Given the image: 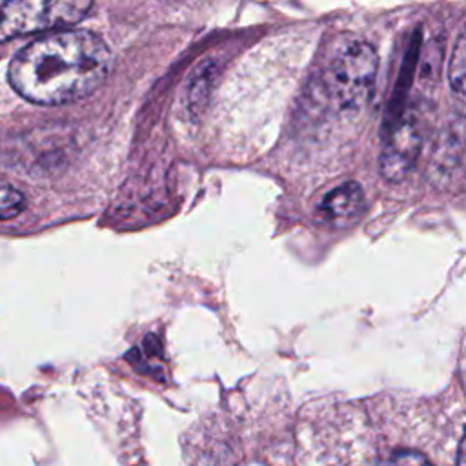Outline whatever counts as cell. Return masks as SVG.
I'll list each match as a JSON object with an SVG mask.
<instances>
[{
  "instance_id": "7a4b0ae2",
  "label": "cell",
  "mask_w": 466,
  "mask_h": 466,
  "mask_svg": "<svg viewBox=\"0 0 466 466\" xmlns=\"http://www.w3.org/2000/svg\"><path fill=\"white\" fill-rule=\"evenodd\" d=\"M379 58L375 49L359 38L339 44L326 69V89L342 111L362 109L375 86Z\"/></svg>"
},
{
  "instance_id": "ba28073f",
  "label": "cell",
  "mask_w": 466,
  "mask_h": 466,
  "mask_svg": "<svg viewBox=\"0 0 466 466\" xmlns=\"http://www.w3.org/2000/svg\"><path fill=\"white\" fill-rule=\"evenodd\" d=\"M380 466H433L422 453L413 450H397Z\"/></svg>"
},
{
  "instance_id": "9c48e42d",
  "label": "cell",
  "mask_w": 466,
  "mask_h": 466,
  "mask_svg": "<svg viewBox=\"0 0 466 466\" xmlns=\"http://www.w3.org/2000/svg\"><path fill=\"white\" fill-rule=\"evenodd\" d=\"M462 451H464V439H461V442H459V451H457V466H462V461H464V457H462Z\"/></svg>"
},
{
  "instance_id": "3957f363",
  "label": "cell",
  "mask_w": 466,
  "mask_h": 466,
  "mask_svg": "<svg viewBox=\"0 0 466 466\" xmlns=\"http://www.w3.org/2000/svg\"><path fill=\"white\" fill-rule=\"evenodd\" d=\"M93 0H0V42L78 24Z\"/></svg>"
},
{
  "instance_id": "52a82bcc",
  "label": "cell",
  "mask_w": 466,
  "mask_h": 466,
  "mask_svg": "<svg viewBox=\"0 0 466 466\" xmlns=\"http://www.w3.org/2000/svg\"><path fill=\"white\" fill-rule=\"evenodd\" d=\"M25 208V197L7 180L0 178V220H9L20 215Z\"/></svg>"
},
{
  "instance_id": "6da1fadb",
  "label": "cell",
  "mask_w": 466,
  "mask_h": 466,
  "mask_svg": "<svg viewBox=\"0 0 466 466\" xmlns=\"http://www.w3.org/2000/svg\"><path fill=\"white\" fill-rule=\"evenodd\" d=\"M111 69V51L89 31H51L9 64L13 89L29 102L58 106L91 95Z\"/></svg>"
},
{
  "instance_id": "277c9868",
  "label": "cell",
  "mask_w": 466,
  "mask_h": 466,
  "mask_svg": "<svg viewBox=\"0 0 466 466\" xmlns=\"http://www.w3.org/2000/svg\"><path fill=\"white\" fill-rule=\"evenodd\" d=\"M422 149V122L415 113L404 115L393 127L388 131L379 167L386 180L399 182L402 180L415 166Z\"/></svg>"
},
{
  "instance_id": "8992f818",
  "label": "cell",
  "mask_w": 466,
  "mask_h": 466,
  "mask_svg": "<svg viewBox=\"0 0 466 466\" xmlns=\"http://www.w3.org/2000/svg\"><path fill=\"white\" fill-rule=\"evenodd\" d=\"M450 86L459 100H464V76H466V42L464 35L459 33L457 42L451 49L450 60Z\"/></svg>"
},
{
  "instance_id": "5b68a950",
  "label": "cell",
  "mask_w": 466,
  "mask_h": 466,
  "mask_svg": "<svg viewBox=\"0 0 466 466\" xmlns=\"http://www.w3.org/2000/svg\"><path fill=\"white\" fill-rule=\"evenodd\" d=\"M364 209V191L357 182H344L331 189L319 206V215L333 226H348Z\"/></svg>"
}]
</instances>
